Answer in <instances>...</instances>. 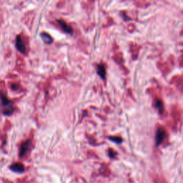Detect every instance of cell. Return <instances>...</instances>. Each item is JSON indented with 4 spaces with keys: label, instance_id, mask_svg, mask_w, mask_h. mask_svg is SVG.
Wrapping results in <instances>:
<instances>
[{
    "label": "cell",
    "instance_id": "cell-1",
    "mask_svg": "<svg viewBox=\"0 0 183 183\" xmlns=\"http://www.w3.org/2000/svg\"><path fill=\"white\" fill-rule=\"evenodd\" d=\"M0 99H1V107L3 108V114L4 115H11L14 111L13 102L7 99V97L2 92L0 93Z\"/></svg>",
    "mask_w": 183,
    "mask_h": 183
},
{
    "label": "cell",
    "instance_id": "cell-2",
    "mask_svg": "<svg viewBox=\"0 0 183 183\" xmlns=\"http://www.w3.org/2000/svg\"><path fill=\"white\" fill-rule=\"evenodd\" d=\"M166 131L163 127H159V129H157V133H156V138H155V142L156 145L158 146L160 144L163 142V141L164 140L165 138L166 137Z\"/></svg>",
    "mask_w": 183,
    "mask_h": 183
},
{
    "label": "cell",
    "instance_id": "cell-3",
    "mask_svg": "<svg viewBox=\"0 0 183 183\" xmlns=\"http://www.w3.org/2000/svg\"><path fill=\"white\" fill-rule=\"evenodd\" d=\"M16 48L18 50L19 52H20L21 53H23L24 54L26 52V46H25L24 42L23 39H22V37L20 36H17L16 38Z\"/></svg>",
    "mask_w": 183,
    "mask_h": 183
},
{
    "label": "cell",
    "instance_id": "cell-4",
    "mask_svg": "<svg viewBox=\"0 0 183 183\" xmlns=\"http://www.w3.org/2000/svg\"><path fill=\"white\" fill-rule=\"evenodd\" d=\"M57 22L58 24H59V27H61V29H62L64 32L69 34V35H72V34H73V30H72V27H71L69 24H67L65 21L62 20V19H58Z\"/></svg>",
    "mask_w": 183,
    "mask_h": 183
},
{
    "label": "cell",
    "instance_id": "cell-5",
    "mask_svg": "<svg viewBox=\"0 0 183 183\" xmlns=\"http://www.w3.org/2000/svg\"><path fill=\"white\" fill-rule=\"evenodd\" d=\"M30 145H31L30 140L25 141V142H24L21 145L20 150H19V157H23L26 154V153L27 152L28 150H29V147H30Z\"/></svg>",
    "mask_w": 183,
    "mask_h": 183
},
{
    "label": "cell",
    "instance_id": "cell-6",
    "mask_svg": "<svg viewBox=\"0 0 183 183\" xmlns=\"http://www.w3.org/2000/svg\"><path fill=\"white\" fill-rule=\"evenodd\" d=\"M10 169H11L12 171L14 172H17V173H22V172L24 171V167L22 164L19 163H14V164L10 166Z\"/></svg>",
    "mask_w": 183,
    "mask_h": 183
},
{
    "label": "cell",
    "instance_id": "cell-7",
    "mask_svg": "<svg viewBox=\"0 0 183 183\" xmlns=\"http://www.w3.org/2000/svg\"><path fill=\"white\" fill-rule=\"evenodd\" d=\"M154 107H155L156 109L158 110L159 113H160V114H163V112H164V105H163V102H162L160 99H156L155 100H154Z\"/></svg>",
    "mask_w": 183,
    "mask_h": 183
},
{
    "label": "cell",
    "instance_id": "cell-8",
    "mask_svg": "<svg viewBox=\"0 0 183 183\" xmlns=\"http://www.w3.org/2000/svg\"><path fill=\"white\" fill-rule=\"evenodd\" d=\"M97 72L98 75H99L102 80H105V77H106V69H105V67H104L103 65H98Z\"/></svg>",
    "mask_w": 183,
    "mask_h": 183
},
{
    "label": "cell",
    "instance_id": "cell-9",
    "mask_svg": "<svg viewBox=\"0 0 183 183\" xmlns=\"http://www.w3.org/2000/svg\"><path fill=\"white\" fill-rule=\"evenodd\" d=\"M41 37L43 41L46 44H51L52 42V37L50 36L49 34L45 33V32H42L41 34Z\"/></svg>",
    "mask_w": 183,
    "mask_h": 183
},
{
    "label": "cell",
    "instance_id": "cell-10",
    "mask_svg": "<svg viewBox=\"0 0 183 183\" xmlns=\"http://www.w3.org/2000/svg\"><path fill=\"white\" fill-rule=\"evenodd\" d=\"M109 139L112 142H116L117 144H120L122 142V139L120 137H109Z\"/></svg>",
    "mask_w": 183,
    "mask_h": 183
},
{
    "label": "cell",
    "instance_id": "cell-11",
    "mask_svg": "<svg viewBox=\"0 0 183 183\" xmlns=\"http://www.w3.org/2000/svg\"><path fill=\"white\" fill-rule=\"evenodd\" d=\"M115 154L116 153L112 150H109V156L111 158H114L115 157Z\"/></svg>",
    "mask_w": 183,
    "mask_h": 183
}]
</instances>
